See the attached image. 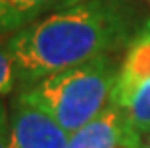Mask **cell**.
<instances>
[{"label":"cell","instance_id":"1","mask_svg":"<svg viewBox=\"0 0 150 148\" xmlns=\"http://www.w3.org/2000/svg\"><path fill=\"white\" fill-rule=\"evenodd\" d=\"M137 35L121 0H79L50 12L6 39L19 89L100 56L115 54Z\"/></svg>","mask_w":150,"mask_h":148},{"label":"cell","instance_id":"2","mask_svg":"<svg viewBox=\"0 0 150 148\" xmlns=\"http://www.w3.org/2000/svg\"><path fill=\"white\" fill-rule=\"evenodd\" d=\"M119 64L114 54L75 65L35 81L19 89L27 100L52 115L67 133L94 119L112 102L119 75Z\"/></svg>","mask_w":150,"mask_h":148},{"label":"cell","instance_id":"3","mask_svg":"<svg viewBox=\"0 0 150 148\" xmlns=\"http://www.w3.org/2000/svg\"><path fill=\"white\" fill-rule=\"evenodd\" d=\"M69 133L21 92L10 106L8 148H67Z\"/></svg>","mask_w":150,"mask_h":148},{"label":"cell","instance_id":"4","mask_svg":"<svg viewBox=\"0 0 150 148\" xmlns=\"http://www.w3.org/2000/svg\"><path fill=\"white\" fill-rule=\"evenodd\" d=\"M142 139L131 129L123 108L110 102L94 119L71 133L67 148H142Z\"/></svg>","mask_w":150,"mask_h":148},{"label":"cell","instance_id":"5","mask_svg":"<svg viewBox=\"0 0 150 148\" xmlns=\"http://www.w3.org/2000/svg\"><path fill=\"white\" fill-rule=\"evenodd\" d=\"M146 81H150V19L127 44L125 56L119 64V75L112 94V102L123 108L129 96Z\"/></svg>","mask_w":150,"mask_h":148},{"label":"cell","instance_id":"6","mask_svg":"<svg viewBox=\"0 0 150 148\" xmlns=\"http://www.w3.org/2000/svg\"><path fill=\"white\" fill-rule=\"evenodd\" d=\"M79 0H0V37H10L50 12Z\"/></svg>","mask_w":150,"mask_h":148},{"label":"cell","instance_id":"7","mask_svg":"<svg viewBox=\"0 0 150 148\" xmlns=\"http://www.w3.org/2000/svg\"><path fill=\"white\" fill-rule=\"evenodd\" d=\"M129 125L137 135L144 137L150 133V81L137 89L123 104Z\"/></svg>","mask_w":150,"mask_h":148},{"label":"cell","instance_id":"8","mask_svg":"<svg viewBox=\"0 0 150 148\" xmlns=\"http://www.w3.org/2000/svg\"><path fill=\"white\" fill-rule=\"evenodd\" d=\"M16 89H19L18 67H16V62L8 50L6 40H2L0 42V96L10 94Z\"/></svg>","mask_w":150,"mask_h":148},{"label":"cell","instance_id":"9","mask_svg":"<svg viewBox=\"0 0 150 148\" xmlns=\"http://www.w3.org/2000/svg\"><path fill=\"white\" fill-rule=\"evenodd\" d=\"M10 142V112L0 96V148H8Z\"/></svg>","mask_w":150,"mask_h":148},{"label":"cell","instance_id":"10","mask_svg":"<svg viewBox=\"0 0 150 148\" xmlns=\"http://www.w3.org/2000/svg\"><path fill=\"white\" fill-rule=\"evenodd\" d=\"M142 148H150V137H148V140H146V142H142Z\"/></svg>","mask_w":150,"mask_h":148}]
</instances>
